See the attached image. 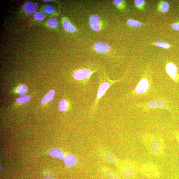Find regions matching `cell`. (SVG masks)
I'll list each match as a JSON object with an SVG mask.
<instances>
[{"label": "cell", "instance_id": "1", "mask_svg": "<svg viewBox=\"0 0 179 179\" xmlns=\"http://www.w3.org/2000/svg\"><path fill=\"white\" fill-rule=\"evenodd\" d=\"M140 137L142 143L151 154L158 156L161 155L163 153L165 142L161 137L156 135L145 134Z\"/></svg>", "mask_w": 179, "mask_h": 179}, {"label": "cell", "instance_id": "2", "mask_svg": "<svg viewBox=\"0 0 179 179\" xmlns=\"http://www.w3.org/2000/svg\"><path fill=\"white\" fill-rule=\"evenodd\" d=\"M136 163L125 161L120 163L119 169L121 175L125 179H131L136 173L137 166Z\"/></svg>", "mask_w": 179, "mask_h": 179}, {"label": "cell", "instance_id": "3", "mask_svg": "<svg viewBox=\"0 0 179 179\" xmlns=\"http://www.w3.org/2000/svg\"><path fill=\"white\" fill-rule=\"evenodd\" d=\"M140 170L142 174L149 178H158L160 175L159 169L156 165L152 162L143 164L141 165Z\"/></svg>", "mask_w": 179, "mask_h": 179}, {"label": "cell", "instance_id": "4", "mask_svg": "<svg viewBox=\"0 0 179 179\" xmlns=\"http://www.w3.org/2000/svg\"><path fill=\"white\" fill-rule=\"evenodd\" d=\"M92 73L91 70L84 69L76 71L73 74V77L75 80L82 81L88 79Z\"/></svg>", "mask_w": 179, "mask_h": 179}, {"label": "cell", "instance_id": "5", "mask_svg": "<svg viewBox=\"0 0 179 179\" xmlns=\"http://www.w3.org/2000/svg\"><path fill=\"white\" fill-rule=\"evenodd\" d=\"M100 17L97 15H92L90 17L89 20L90 25L91 28L93 31H98L100 30Z\"/></svg>", "mask_w": 179, "mask_h": 179}, {"label": "cell", "instance_id": "6", "mask_svg": "<svg viewBox=\"0 0 179 179\" xmlns=\"http://www.w3.org/2000/svg\"><path fill=\"white\" fill-rule=\"evenodd\" d=\"M110 86V83L109 82H104L101 84L98 91L97 98L95 101V105L97 104L98 101L100 98L105 95Z\"/></svg>", "mask_w": 179, "mask_h": 179}, {"label": "cell", "instance_id": "7", "mask_svg": "<svg viewBox=\"0 0 179 179\" xmlns=\"http://www.w3.org/2000/svg\"><path fill=\"white\" fill-rule=\"evenodd\" d=\"M94 48L96 52L100 54L107 53L109 51L110 49L108 44L102 42L96 43L94 45Z\"/></svg>", "mask_w": 179, "mask_h": 179}, {"label": "cell", "instance_id": "8", "mask_svg": "<svg viewBox=\"0 0 179 179\" xmlns=\"http://www.w3.org/2000/svg\"><path fill=\"white\" fill-rule=\"evenodd\" d=\"M149 86L148 80L146 79H142L139 82L136 88L137 92L139 94L145 93Z\"/></svg>", "mask_w": 179, "mask_h": 179}, {"label": "cell", "instance_id": "9", "mask_svg": "<svg viewBox=\"0 0 179 179\" xmlns=\"http://www.w3.org/2000/svg\"><path fill=\"white\" fill-rule=\"evenodd\" d=\"M25 12L29 14H32L37 10V7L31 1H28L23 6Z\"/></svg>", "mask_w": 179, "mask_h": 179}, {"label": "cell", "instance_id": "10", "mask_svg": "<svg viewBox=\"0 0 179 179\" xmlns=\"http://www.w3.org/2000/svg\"><path fill=\"white\" fill-rule=\"evenodd\" d=\"M178 70L177 67L173 63H169L166 66V70L167 74L173 78L176 77V73Z\"/></svg>", "mask_w": 179, "mask_h": 179}, {"label": "cell", "instance_id": "11", "mask_svg": "<svg viewBox=\"0 0 179 179\" xmlns=\"http://www.w3.org/2000/svg\"><path fill=\"white\" fill-rule=\"evenodd\" d=\"M63 160L66 166L68 167H72L76 164L77 159L74 156L68 154L64 158Z\"/></svg>", "mask_w": 179, "mask_h": 179}, {"label": "cell", "instance_id": "12", "mask_svg": "<svg viewBox=\"0 0 179 179\" xmlns=\"http://www.w3.org/2000/svg\"><path fill=\"white\" fill-rule=\"evenodd\" d=\"M103 171L105 176L108 179H121L118 174L108 168L105 167L103 169Z\"/></svg>", "mask_w": 179, "mask_h": 179}, {"label": "cell", "instance_id": "13", "mask_svg": "<svg viewBox=\"0 0 179 179\" xmlns=\"http://www.w3.org/2000/svg\"><path fill=\"white\" fill-rule=\"evenodd\" d=\"M49 154L51 157L54 158L63 159L65 156L63 151L57 148H53L51 149L49 152Z\"/></svg>", "mask_w": 179, "mask_h": 179}, {"label": "cell", "instance_id": "14", "mask_svg": "<svg viewBox=\"0 0 179 179\" xmlns=\"http://www.w3.org/2000/svg\"><path fill=\"white\" fill-rule=\"evenodd\" d=\"M148 106L150 108H159L166 109L167 105L166 103L160 100L153 101L148 103Z\"/></svg>", "mask_w": 179, "mask_h": 179}, {"label": "cell", "instance_id": "15", "mask_svg": "<svg viewBox=\"0 0 179 179\" xmlns=\"http://www.w3.org/2000/svg\"><path fill=\"white\" fill-rule=\"evenodd\" d=\"M63 26L65 30L69 31L72 33H74L76 31V28L67 20H65L63 22Z\"/></svg>", "mask_w": 179, "mask_h": 179}, {"label": "cell", "instance_id": "16", "mask_svg": "<svg viewBox=\"0 0 179 179\" xmlns=\"http://www.w3.org/2000/svg\"><path fill=\"white\" fill-rule=\"evenodd\" d=\"M54 95L55 92L54 90H52L50 91L43 98L41 101V104L44 105L46 103L51 101L53 99Z\"/></svg>", "mask_w": 179, "mask_h": 179}, {"label": "cell", "instance_id": "17", "mask_svg": "<svg viewBox=\"0 0 179 179\" xmlns=\"http://www.w3.org/2000/svg\"><path fill=\"white\" fill-rule=\"evenodd\" d=\"M105 153L108 161L112 163L116 164L118 163V159L113 155L106 151H105Z\"/></svg>", "mask_w": 179, "mask_h": 179}, {"label": "cell", "instance_id": "18", "mask_svg": "<svg viewBox=\"0 0 179 179\" xmlns=\"http://www.w3.org/2000/svg\"><path fill=\"white\" fill-rule=\"evenodd\" d=\"M17 92L20 96H25L28 92V89L25 85H21L18 87Z\"/></svg>", "mask_w": 179, "mask_h": 179}, {"label": "cell", "instance_id": "19", "mask_svg": "<svg viewBox=\"0 0 179 179\" xmlns=\"http://www.w3.org/2000/svg\"><path fill=\"white\" fill-rule=\"evenodd\" d=\"M68 109L67 102L65 99L62 100L59 103V109L61 111H65Z\"/></svg>", "mask_w": 179, "mask_h": 179}, {"label": "cell", "instance_id": "20", "mask_svg": "<svg viewBox=\"0 0 179 179\" xmlns=\"http://www.w3.org/2000/svg\"><path fill=\"white\" fill-rule=\"evenodd\" d=\"M127 23L130 26L138 28L142 26V24L141 22L132 19L128 20Z\"/></svg>", "mask_w": 179, "mask_h": 179}, {"label": "cell", "instance_id": "21", "mask_svg": "<svg viewBox=\"0 0 179 179\" xmlns=\"http://www.w3.org/2000/svg\"><path fill=\"white\" fill-rule=\"evenodd\" d=\"M31 98V97L29 96H22L17 98V101L20 104L26 103L29 101Z\"/></svg>", "mask_w": 179, "mask_h": 179}, {"label": "cell", "instance_id": "22", "mask_svg": "<svg viewBox=\"0 0 179 179\" xmlns=\"http://www.w3.org/2000/svg\"><path fill=\"white\" fill-rule=\"evenodd\" d=\"M155 44L157 47L162 48L165 49H168L170 47V45L168 43L161 41H157L155 43Z\"/></svg>", "mask_w": 179, "mask_h": 179}, {"label": "cell", "instance_id": "23", "mask_svg": "<svg viewBox=\"0 0 179 179\" xmlns=\"http://www.w3.org/2000/svg\"><path fill=\"white\" fill-rule=\"evenodd\" d=\"M49 26L52 28L56 27L58 25V21L56 19L54 18H50L48 22Z\"/></svg>", "mask_w": 179, "mask_h": 179}, {"label": "cell", "instance_id": "24", "mask_svg": "<svg viewBox=\"0 0 179 179\" xmlns=\"http://www.w3.org/2000/svg\"><path fill=\"white\" fill-rule=\"evenodd\" d=\"M169 4L167 2L163 3L160 7V10L162 13H166L169 10Z\"/></svg>", "mask_w": 179, "mask_h": 179}, {"label": "cell", "instance_id": "25", "mask_svg": "<svg viewBox=\"0 0 179 179\" xmlns=\"http://www.w3.org/2000/svg\"><path fill=\"white\" fill-rule=\"evenodd\" d=\"M34 17L36 20L43 21L45 19L43 13L41 12H36L34 15Z\"/></svg>", "mask_w": 179, "mask_h": 179}, {"label": "cell", "instance_id": "26", "mask_svg": "<svg viewBox=\"0 0 179 179\" xmlns=\"http://www.w3.org/2000/svg\"><path fill=\"white\" fill-rule=\"evenodd\" d=\"M134 3L138 7L140 8L143 6L145 3V1L144 0H135Z\"/></svg>", "mask_w": 179, "mask_h": 179}, {"label": "cell", "instance_id": "27", "mask_svg": "<svg viewBox=\"0 0 179 179\" xmlns=\"http://www.w3.org/2000/svg\"><path fill=\"white\" fill-rule=\"evenodd\" d=\"M54 10L52 7L50 5H47L45 7V12L48 14H50L54 12Z\"/></svg>", "mask_w": 179, "mask_h": 179}, {"label": "cell", "instance_id": "28", "mask_svg": "<svg viewBox=\"0 0 179 179\" xmlns=\"http://www.w3.org/2000/svg\"><path fill=\"white\" fill-rule=\"evenodd\" d=\"M45 179H56L54 174L53 173L45 174L44 175Z\"/></svg>", "mask_w": 179, "mask_h": 179}, {"label": "cell", "instance_id": "29", "mask_svg": "<svg viewBox=\"0 0 179 179\" xmlns=\"http://www.w3.org/2000/svg\"><path fill=\"white\" fill-rule=\"evenodd\" d=\"M172 28L176 31H179V23H174L172 26Z\"/></svg>", "mask_w": 179, "mask_h": 179}, {"label": "cell", "instance_id": "30", "mask_svg": "<svg viewBox=\"0 0 179 179\" xmlns=\"http://www.w3.org/2000/svg\"><path fill=\"white\" fill-rule=\"evenodd\" d=\"M123 1H120V0H115V1H113V3L115 5L117 6H118L120 5V4L123 3Z\"/></svg>", "mask_w": 179, "mask_h": 179}, {"label": "cell", "instance_id": "31", "mask_svg": "<svg viewBox=\"0 0 179 179\" xmlns=\"http://www.w3.org/2000/svg\"><path fill=\"white\" fill-rule=\"evenodd\" d=\"M43 1H44V2H49V1H50V0H48V1H47V0H46V1H45V0H43Z\"/></svg>", "mask_w": 179, "mask_h": 179}, {"label": "cell", "instance_id": "32", "mask_svg": "<svg viewBox=\"0 0 179 179\" xmlns=\"http://www.w3.org/2000/svg\"><path fill=\"white\" fill-rule=\"evenodd\" d=\"M177 138H178V143H179V136H178V137H177Z\"/></svg>", "mask_w": 179, "mask_h": 179}]
</instances>
